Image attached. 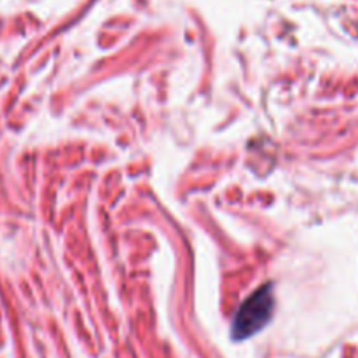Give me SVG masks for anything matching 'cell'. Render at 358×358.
<instances>
[{
    "instance_id": "obj_1",
    "label": "cell",
    "mask_w": 358,
    "mask_h": 358,
    "mask_svg": "<svg viewBox=\"0 0 358 358\" xmlns=\"http://www.w3.org/2000/svg\"><path fill=\"white\" fill-rule=\"evenodd\" d=\"M274 295L271 290V283L257 288L250 297L243 301L232 320V337L238 341L252 337L260 329L267 325L273 316Z\"/></svg>"
}]
</instances>
